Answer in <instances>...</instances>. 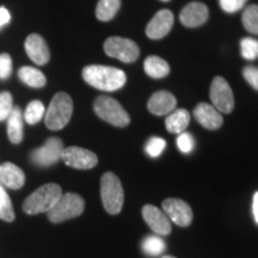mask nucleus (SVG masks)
<instances>
[{
	"instance_id": "obj_19",
	"label": "nucleus",
	"mask_w": 258,
	"mask_h": 258,
	"mask_svg": "<svg viewBox=\"0 0 258 258\" xmlns=\"http://www.w3.org/2000/svg\"><path fill=\"white\" fill-rule=\"evenodd\" d=\"M8 135L12 144H21L23 140V114L18 106H14L8 117Z\"/></svg>"
},
{
	"instance_id": "obj_31",
	"label": "nucleus",
	"mask_w": 258,
	"mask_h": 258,
	"mask_svg": "<svg viewBox=\"0 0 258 258\" xmlns=\"http://www.w3.org/2000/svg\"><path fill=\"white\" fill-rule=\"evenodd\" d=\"M177 146H178L179 151L182 153L188 154L194 150V146H195V141H194L192 135L190 133H183L179 134V137L177 138Z\"/></svg>"
},
{
	"instance_id": "obj_9",
	"label": "nucleus",
	"mask_w": 258,
	"mask_h": 258,
	"mask_svg": "<svg viewBox=\"0 0 258 258\" xmlns=\"http://www.w3.org/2000/svg\"><path fill=\"white\" fill-rule=\"evenodd\" d=\"M61 160L67 166L78 170L93 169L98 164V157L92 151L77 146L63 148L61 153Z\"/></svg>"
},
{
	"instance_id": "obj_26",
	"label": "nucleus",
	"mask_w": 258,
	"mask_h": 258,
	"mask_svg": "<svg viewBox=\"0 0 258 258\" xmlns=\"http://www.w3.org/2000/svg\"><path fill=\"white\" fill-rule=\"evenodd\" d=\"M244 28L253 35H258V5H250L244 10L243 17Z\"/></svg>"
},
{
	"instance_id": "obj_32",
	"label": "nucleus",
	"mask_w": 258,
	"mask_h": 258,
	"mask_svg": "<svg viewBox=\"0 0 258 258\" xmlns=\"http://www.w3.org/2000/svg\"><path fill=\"white\" fill-rule=\"evenodd\" d=\"M12 73V59L9 54H0V79H8Z\"/></svg>"
},
{
	"instance_id": "obj_30",
	"label": "nucleus",
	"mask_w": 258,
	"mask_h": 258,
	"mask_svg": "<svg viewBox=\"0 0 258 258\" xmlns=\"http://www.w3.org/2000/svg\"><path fill=\"white\" fill-rule=\"evenodd\" d=\"M14 105H12V95L10 92L0 93V121L8 120L11 114Z\"/></svg>"
},
{
	"instance_id": "obj_36",
	"label": "nucleus",
	"mask_w": 258,
	"mask_h": 258,
	"mask_svg": "<svg viewBox=\"0 0 258 258\" xmlns=\"http://www.w3.org/2000/svg\"><path fill=\"white\" fill-rule=\"evenodd\" d=\"M252 213H253V217H254V221H256L258 224V191L253 195Z\"/></svg>"
},
{
	"instance_id": "obj_3",
	"label": "nucleus",
	"mask_w": 258,
	"mask_h": 258,
	"mask_svg": "<svg viewBox=\"0 0 258 258\" xmlns=\"http://www.w3.org/2000/svg\"><path fill=\"white\" fill-rule=\"evenodd\" d=\"M73 114V101L70 95L59 92L51 99L44 114V123L50 131H60L69 123Z\"/></svg>"
},
{
	"instance_id": "obj_7",
	"label": "nucleus",
	"mask_w": 258,
	"mask_h": 258,
	"mask_svg": "<svg viewBox=\"0 0 258 258\" xmlns=\"http://www.w3.org/2000/svg\"><path fill=\"white\" fill-rule=\"evenodd\" d=\"M104 51L108 56L124 63L135 62L140 55V48L134 41L118 36L109 37L104 42Z\"/></svg>"
},
{
	"instance_id": "obj_16",
	"label": "nucleus",
	"mask_w": 258,
	"mask_h": 258,
	"mask_svg": "<svg viewBox=\"0 0 258 258\" xmlns=\"http://www.w3.org/2000/svg\"><path fill=\"white\" fill-rule=\"evenodd\" d=\"M194 117L199 122L202 127L209 129V131H215L219 129L224 123L221 112L208 103H200L194 110Z\"/></svg>"
},
{
	"instance_id": "obj_8",
	"label": "nucleus",
	"mask_w": 258,
	"mask_h": 258,
	"mask_svg": "<svg viewBox=\"0 0 258 258\" xmlns=\"http://www.w3.org/2000/svg\"><path fill=\"white\" fill-rule=\"evenodd\" d=\"M211 101L213 106L221 114H230L234 109V97L231 86L222 77H215L211 85Z\"/></svg>"
},
{
	"instance_id": "obj_27",
	"label": "nucleus",
	"mask_w": 258,
	"mask_h": 258,
	"mask_svg": "<svg viewBox=\"0 0 258 258\" xmlns=\"http://www.w3.org/2000/svg\"><path fill=\"white\" fill-rule=\"evenodd\" d=\"M15 217L16 215L11 199H10L4 188L0 185V219L4 221L12 222L15 220Z\"/></svg>"
},
{
	"instance_id": "obj_6",
	"label": "nucleus",
	"mask_w": 258,
	"mask_h": 258,
	"mask_svg": "<svg viewBox=\"0 0 258 258\" xmlns=\"http://www.w3.org/2000/svg\"><path fill=\"white\" fill-rule=\"evenodd\" d=\"M93 109L98 117L115 127H125L131 123V117L123 106L109 96H99L96 98Z\"/></svg>"
},
{
	"instance_id": "obj_13",
	"label": "nucleus",
	"mask_w": 258,
	"mask_h": 258,
	"mask_svg": "<svg viewBox=\"0 0 258 258\" xmlns=\"http://www.w3.org/2000/svg\"><path fill=\"white\" fill-rule=\"evenodd\" d=\"M143 217L152 231L159 235H167L172 230L171 221L167 215L156 206L146 205L143 208Z\"/></svg>"
},
{
	"instance_id": "obj_29",
	"label": "nucleus",
	"mask_w": 258,
	"mask_h": 258,
	"mask_svg": "<svg viewBox=\"0 0 258 258\" xmlns=\"http://www.w3.org/2000/svg\"><path fill=\"white\" fill-rule=\"evenodd\" d=\"M165 147H166V141L164 140V139L154 137V138H151L150 140L147 141L145 150H146L148 156L152 158H157L163 153V151L165 150Z\"/></svg>"
},
{
	"instance_id": "obj_11",
	"label": "nucleus",
	"mask_w": 258,
	"mask_h": 258,
	"mask_svg": "<svg viewBox=\"0 0 258 258\" xmlns=\"http://www.w3.org/2000/svg\"><path fill=\"white\" fill-rule=\"evenodd\" d=\"M163 212L170 221L175 222L180 227H186L192 221L191 207L185 201L179 199H166L163 202Z\"/></svg>"
},
{
	"instance_id": "obj_33",
	"label": "nucleus",
	"mask_w": 258,
	"mask_h": 258,
	"mask_svg": "<svg viewBox=\"0 0 258 258\" xmlns=\"http://www.w3.org/2000/svg\"><path fill=\"white\" fill-rule=\"evenodd\" d=\"M243 76L245 80L250 84L251 88L258 91V67L257 66H246L243 70Z\"/></svg>"
},
{
	"instance_id": "obj_1",
	"label": "nucleus",
	"mask_w": 258,
	"mask_h": 258,
	"mask_svg": "<svg viewBox=\"0 0 258 258\" xmlns=\"http://www.w3.org/2000/svg\"><path fill=\"white\" fill-rule=\"evenodd\" d=\"M83 78L92 88L102 91H117L123 88L127 76L122 70L103 64H90L83 70Z\"/></svg>"
},
{
	"instance_id": "obj_10",
	"label": "nucleus",
	"mask_w": 258,
	"mask_h": 258,
	"mask_svg": "<svg viewBox=\"0 0 258 258\" xmlns=\"http://www.w3.org/2000/svg\"><path fill=\"white\" fill-rule=\"evenodd\" d=\"M63 150L62 140L59 138H50L43 146L32 151L31 160L35 165L47 167L54 165L61 159V153Z\"/></svg>"
},
{
	"instance_id": "obj_22",
	"label": "nucleus",
	"mask_w": 258,
	"mask_h": 258,
	"mask_svg": "<svg viewBox=\"0 0 258 258\" xmlns=\"http://www.w3.org/2000/svg\"><path fill=\"white\" fill-rule=\"evenodd\" d=\"M18 77L19 79L23 82L25 85L30 86V88L40 89L43 88L46 85L47 79L44 77V74L41 72L40 70L34 69V67L24 66L18 71Z\"/></svg>"
},
{
	"instance_id": "obj_20",
	"label": "nucleus",
	"mask_w": 258,
	"mask_h": 258,
	"mask_svg": "<svg viewBox=\"0 0 258 258\" xmlns=\"http://www.w3.org/2000/svg\"><path fill=\"white\" fill-rule=\"evenodd\" d=\"M190 123V114L185 109H177L170 112L165 120L166 129L172 134H180Z\"/></svg>"
},
{
	"instance_id": "obj_2",
	"label": "nucleus",
	"mask_w": 258,
	"mask_h": 258,
	"mask_svg": "<svg viewBox=\"0 0 258 258\" xmlns=\"http://www.w3.org/2000/svg\"><path fill=\"white\" fill-rule=\"evenodd\" d=\"M61 195H62L61 186L55 183H48V184L42 185L25 199L23 203L24 212L30 215L48 213L53 208Z\"/></svg>"
},
{
	"instance_id": "obj_15",
	"label": "nucleus",
	"mask_w": 258,
	"mask_h": 258,
	"mask_svg": "<svg viewBox=\"0 0 258 258\" xmlns=\"http://www.w3.org/2000/svg\"><path fill=\"white\" fill-rule=\"evenodd\" d=\"M209 17L207 5L200 2H192L180 11L179 19L186 28H198L205 24Z\"/></svg>"
},
{
	"instance_id": "obj_28",
	"label": "nucleus",
	"mask_w": 258,
	"mask_h": 258,
	"mask_svg": "<svg viewBox=\"0 0 258 258\" xmlns=\"http://www.w3.org/2000/svg\"><path fill=\"white\" fill-rule=\"evenodd\" d=\"M240 53L244 59L254 60L258 57V40L245 37L240 41Z\"/></svg>"
},
{
	"instance_id": "obj_24",
	"label": "nucleus",
	"mask_w": 258,
	"mask_h": 258,
	"mask_svg": "<svg viewBox=\"0 0 258 258\" xmlns=\"http://www.w3.org/2000/svg\"><path fill=\"white\" fill-rule=\"evenodd\" d=\"M44 114H46V108L43 103L41 101H32L25 109L23 117L29 124H36L44 117Z\"/></svg>"
},
{
	"instance_id": "obj_25",
	"label": "nucleus",
	"mask_w": 258,
	"mask_h": 258,
	"mask_svg": "<svg viewBox=\"0 0 258 258\" xmlns=\"http://www.w3.org/2000/svg\"><path fill=\"white\" fill-rule=\"evenodd\" d=\"M166 244L161 238L157 235H148L143 241L144 252L151 257L159 256L165 251Z\"/></svg>"
},
{
	"instance_id": "obj_18",
	"label": "nucleus",
	"mask_w": 258,
	"mask_h": 258,
	"mask_svg": "<svg viewBox=\"0 0 258 258\" xmlns=\"http://www.w3.org/2000/svg\"><path fill=\"white\" fill-rule=\"evenodd\" d=\"M0 182L10 189H21L25 183L23 170L12 163H4L0 165Z\"/></svg>"
},
{
	"instance_id": "obj_37",
	"label": "nucleus",
	"mask_w": 258,
	"mask_h": 258,
	"mask_svg": "<svg viewBox=\"0 0 258 258\" xmlns=\"http://www.w3.org/2000/svg\"><path fill=\"white\" fill-rule=\"evenodd\" d=\"M161 258H176V257H172V256H163Z\"/></svg>"
},
{
	"instance_id": "obj_4",
	"label": "nucleus",
	"mask_w": 258,
	"mask_h": 258,
	"mask_svg": "<svg viewBox=\"0 0 258 258\" xmlns=\"http://www.w3.org/2000/svg\"><path fill=\"white\" fill-rule=\"evenodd\" d=\"M101 198L109 214H118L124 202V191L121 180L115 173L105 172L101 179Z\"/></svg>"
},
{
	"instance_id": "obj_35",
	"label": "nucleus",
	"mask_w": 258,
	"mask_h": 258,
	"mask_svg": "<svg viewBox=\"0 0 258 258\" xmlns=\"http://www.w3.org/2000/svg\"><path fill=\"white\" fill-rule=\"evenodd\" d=\"M11 21V15L5 8H0V28L9 24Z\"/></svg>"
},
{
	"instance_id": "obj_14",
	"label": "nucleus",
	"mask_w": 258,
	"mask_h": 258,
	"mask_svg": "<svg viewBox=\"0 0 258 258\" xmlns=\"http://www.w3.org/2000/svg\"><path fill=\"white\" fill-rule=\"evenodd\" d=\"M25 51L28 56L30 57L32 62H35L38 66L46 64L50 59V51L48 48L47 42L44 38L38 34L29 35L25 40Z\"/></svg>"
},
{
	"instance_id": "obj_12",
	"label": "nucleus",
	"mask_w": 258,
	"mask_h": 258,
	"mask_svg": "<svg viewBox=\"0 0 258 258\" xmlns=\"http://www.w3.org/2000/svg\"><path fill=\"white\" fill-rule=\"evenodd\" d=\"M173 14L170 10H160L146 27V35L151 40H160L169 34L173 25Z\"/></svg>"
},
{
	"instance_id": "obj_34",
	"label": "nucleus",
	"mask_w": 258,
	"mask_h": 258,
	"mask_svg": "<svg viewBox=\"0 0 258 258\" xmlns=\"http://www.w3.org/2000/svg\"><path fill=\"white\" fill-rule=\"evenodd\" d=\"M221 9L227 14H233V12L239 11L246 3V0H219Z\"/></svg>"
},
{
	"instance_id": "obj_23",
	"label": "nucleus",
	"mask_w": 258,
	"mask_h": 258,
	"mask_svg": "<svg viewBox=\"0 0 258 258\" xmlns=\"http://www.w3.org/2000/svg\"><path fill=\"white\" fill-rule=\"evenodd\" d=\"M121 0H99L96 8V17L102 22L111 21L118 12Z\"/></svg>"
},
{
	"instance_id": "obj_38",
	"label": "nucleus",
	"mask_w": 258,
	"mask_h": 258,
	"mask_svg": "<svg viewBox=\"0 0 258 258\" xmlns=\"http://www.w3.org/2000/svg\"><path fill=\"white\" fill-rule=\"evenodd\" d=\"M161 2H170V0H161Z\"/></svg>"
},
{
	"instance_id": "obj_5",
	"label": "nucleus",
	"mask_w": 258,
	"mask_h": 258,
	"mask_svg": "<svg viewBox=\"0 0 258 258\" xmlns=\"http://www.w3.org/2000/svg\"><path fill=\"white\" fill-rule=\"evenodd\" d=\"M84 208H85V201L78 194H62L53 208L48 212V219L54 224H60L79 217L84 212Z\"/></svg>"
},
{
	"instance_id": "obj_17",
	"label": "nucleus",
	"mask_w": 258,
	"mask_h": 258,
	"mask_svg": "<svg viewBox=\"0 0 258 258\" xmlns=\"http://www.w3.org/2000/svg\"><path fill=\"white\" fill-rule=\"evenodd\" d=\"M176 105V97L169 91H158L153 93L147 103L148 110L157 116L170 114L175 110Z\"/></svg>"
},
{
	"instance_id": "obj_21",
	"label": "nucleus",
	"mask_w": 258,
	"mask_h": 258,
	"mask_svg": "<svg viewBox=\"0 0 258 258\" xmlns=\"http://www.w3.org/2000/svg\"><path fill=\"white\" fill-rule=\"evenodd\" d=\"M144 70L151 78L160 79L170 73V66L165 60L159 56L151 55L144 62Z\"/></svg>"
}]
</instances>
